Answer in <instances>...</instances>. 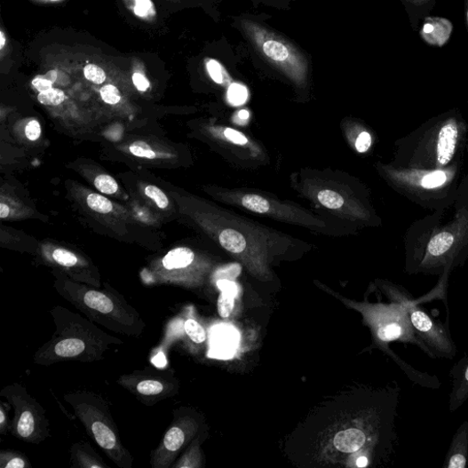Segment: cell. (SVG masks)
Segmentation results:
<instances>
[{
  "mask_svg": "<svg viewBox=\"0 0 468 468\" xmlns=\"http://www.w3.org/2000/svg\"><path fill=\"white\" fill-rule=\"evenodd\" d=\"M151 7L150 0H136L135 13L139 17H144Z\"/></svg>",
  "mask_w": 468,
  "mask_h": 468,
  "instance_id": "obj_38",
  "label": "cell"
},
{
  "mask_svg": "<svg viewBox=\"0 0 468 468\" xmlns=\"http://www.w3.org/2000/svg\"><path fill=\"white\" fill-rule=\"evenodd\" d=\"M4 466L5 468H24L27 466V464L24 459L15 456L9 459V461Z\"/></svg>",
  "mask_w": 468,
  "mask_h": 468,
  "instance_id": "obj_40",
  "label": "cell"
},
{
  "mask_svg": "<svg viewBox=\"0 0 468 468\" xmlns=\"http://www.w3.org/2000/svg\"><path fill=\"white\" fill-rule=\"evenodd\" d=\"M137 391L145 396L159 395L164 391V385L157 380H145L137 385Z\"/></svg>",
  "mask_w": 468,
  "mask_h": 468,
  "instance_id": "obj_27",
  "label": "cell"
},
{
  "mask_svg": "<svg viewBox=\"0 0 468 468\" xmlns=\"http://www.w3.org/2000/svg\"><path fill=\"white\" fill-rule=\"evenodd\" d=\"M46 2L56 3V2H60V0H46Z\"/></svg>",
  "mask_w": 468,
  "mask_h": 468,
  "instance_id": "obj_49",
  "label": "cell"
},
{
  "mask_svg": "<svg viewBox=\"0 0 468 468\" xmlns=\"http://www.w3.org/2000/svg\"><path fill=\"white\" fill-rule=\"evenodd\" d=\"M83 74L85 78L93 83L102 84L107 80L105 71L96 65L86 66L83 69Z\"/></svg>",
  "mask_w": 468,
  "mask_h": 468,
  "instance_id": "obj_30",
  "label": "cell"
},
{
  "mask_svg": "<svg viewBox=\"0 0 468 468\" xmlns=\"http://www.w3.org/2000/svg\"><path fill=\"white\" fill-rule=\"evenodd\" d=\"M468 259V172L447 206L416 222L405 235V272L441 275Z\"/></svg>",
  "mask_w": 468,
  "mask_h": 468,
  "instance_id": "obj_1",
  "label": "cell"
},
{
  "mask_svg": "<svg viewBox=\"0 0 468 468\" xmlns=\"http://www.w3.org/2000/svg\"><path fill=\"white\" fill-rule=\"evenodd\" d=\"M381 286L391 301L408 308L411 324L426 355L431 359L453 360L456 357L457 348L448 322L433 321L408 290L390 282H383Z\"/></svg>",
  "mask_w": 468,
  "mask_h": 468,
  "instance_id": "obj_4",
  "label": "cell"
},
{
  "mask_svg": "<svg viewBox=\"0 0 468 468\" xmlns=\"http://www.w3.org/2000/svg\"><path fill=\"white\" fill-rule=\"evenodd\" d=\"M225 136L228 140L232 141L236 145L243 146L248 143L246 137H244L242 133L232 129H226L225 131Z\"/></svg>",
  "mask_w": 468,
  "mask_h": 468,
  "instance_id": "obj_35",
  "label": "cell"
},
{
  "mask_svg": "<svg viewBox=\"0 0 468 468\" xmlns=\"http://www.w3.org/2000/svg\"><path fill=\"white\" fill-rule=\"evenodd\" d=\"M195 258L194 253L191 249L178 247L171 250L163 260V266L166 270H180L190 266Z\"/></svg>",
  "mask_w": 468,
  "mask_h": 468,
  "instance_id": "obj_12",
  "label": "cell"
},
{
  "mask_svg": "<svg viewBox=\"0 0 468 468\" xmlns=\"http://www.w3.org/2000/svg\"><path fill=\"white\" fill-rule=\"evenodd\" d=\"M11 212L10 207L6 205L5 203H0V218L2 219H5V218L9 217Z\"/></svg>",
  "mask_w": 468,
  "mask_h": 468,
  "instance_id": "obj_42",
  "label": "cell"
},
{
  "mask_svg": "<svg viewBox=\"0 0 468 468\" xmlns=\"http://www.w3.org/2000/svg\"><path fill=\"white\" fill-rule=\"evenodd\" d=\"M83 302L88 308L105 315L112 313L115 308L113 300L99 291L89 290L85 292Z\"/></svg>",
  "mask_w": 468,
  "mask_h": 468,
  "instance_id": "obj_14",
  "label": "cell"
},
{
  "mask_svg": "<svg viewBox=\"0 0 468 468\" xmlns=\"http://www.w3.org/2000/svg\"><path fill=\"white\" fill-rule=\"evenodd\" d=\"M0 424H2V427H4L5 425V414L4 409H2V417H0Z\"/></svg>",
  "mask_w": 468,
  "mask_h": 468,
  "instance_id": "obj_47",
  "label": "cell"
},
{
  "mask_svg": "<svg viewBox=\"0 0 468 468\" xmlns=\"http://www.w3.org/2000/svg\"><path fill=\"white\" fill-rule=\"evenodd\" d=\"M236 297L235 294L222 291L219 299H218V311L223 319H227L232 315Z\"/></svg>",
  "mask_w": 468,
  "mask_h": 468,
  "instance_id": "obj_21",
  "label": "cell"
},
{
  "mask_svg": "<svg viewBox=\"0 0 468 468\" xmlns=\"http://www.w3.org/2000/svg\"><path fill=\"white\" fill-rule=\"evenodd\" d=\"M363 312L377 343L385 352L392 341L412 345L423 350L411 324L409 310L402 304L392 301L389 305H368Z\"/></svg>",
  "mask_w": 468,
  "mask_h": 468,
  "instance_id": "obj_5",
  "label": "cell"
},
{
  "mask_svg": "<svg viewBox=\"0 0 468 468\" xmlns=\"http://www.w3.org/2000/svg\"><path fill=\"white\" fill-rule=\"evenodd\" d=\"M186 440L185 430L178 425L172 426L165 434L161 450L155 458V466H167L172 457L183 448Z\"/></svg>",
  "mask_w": 468,
  "mask_h": 468,
  "instance_id": "obj_8",
  "label": "cell"
},
{
  "mask_svg": "<svg viewBox=\"0 0 468 468\" xmlns=\"http://www.w3.org/2000/svg\"><path fill=\"white\" fill-rule=\"evenodd\" d=\"M241 273V266L239 265H232L219 272L220 279L233 280Z\"/></svg>",
  "mask_w": 468,
  "mask_h": 468,
  "instance_id": "obj_36",
  "label": "cell"
},
{
  "mask_svg": "<svg viewBox=\"0 0 468 468\" xmlns=\"http://www.w3.org/2000/svg\"><path fill=\"white\" fill-rule=\"evenodd\" d=\"M96 188L102 194L112 195L118 190V184L115 179L109 175H99L95 179Z\"/></svg>",
  "mask_w": 468,
  "mask_h": 468,
  "instance_id": "obj_25",
  "label": "cell"
},
{
  "mask_svg": "<svg viewBox=\"0 0 468 468\" xmlns=\"http://www.w3.org/2000/svg\"><path fill=\"white\" fill-rule=\"evenodd\" d=\"M153 363L155 366H157L158 368H164L167 365V359L165 355L161 353L157 356H155L153 359Z\"/></svg>",
  "mask_w": 468,
  "mask_h": 468,
  "instance_id": "obj_41",
  "label": "cell"
},
{
  "mask_svg": "<svg viewBox=\"0 0 468 468\" xmlns=\"http://www.w3.org/2000/svg\"><path fill=\"white\" fill-rule=\"evenodd\" d=\"M67 99L64 91L51 88L45 91L40 92L38 100L41 104L48 107H57Z\"/></svg>",
  "mask_w": 468,
  "mask_h": 468,
  "instance_id": "obj_19",
  "label": "cell"
},
{
  "mask_svg": "<svg viewBox=\"0 0 468 468\" xmlns=\"http://www.w3.org/2000/svg\"><path fill=\"white\" fill-rule=\"evenodd\" d=\"M371 144H372L371 135L367 131H363L357 138L356 142H355V147L358 152L365 153L370 148Z\"/></svg>",
  "mask_w": 468,
  "mask_h": 468,
  "instance_id": "obj_34",
  "label": "cell"
},
{
  "mask_svg": "<svg viewBox=\"0 0 468 468\" xmlns=\"http://www.w3.org/2000/svg\"><path fill=\"white\" fill-rule=\"evenodd\" d=\"M369 440L373 442L364 430L353 427L338 432L334 436L333 445L341 453L353 454L362 449Z\"/></svg>",
  "mask_w": 468,
  "mask_h": 468,
  "instance_id": "obj_10",
  "label": "cell"
},
{
  "mask_svg": "<svg viewBox=\"0 0 468 468\" xmlns=\"http://www.w3.org/2000/svg\"><path fill=\"white\" fill-rule=\"evenodd\" d=\"M146 195L152 199L161 209H167L170 202L166 194L158 186L149 185L145 189Z\"/></svg>",
  "mask_w": 468,
  "mask_h": 468,
  "instance_id": "obj_29",
  "label": "cell"
},
{
  "mask_svg": "<svg viewBox=\"0 0 468 468\" xmlns=\"http://www.w3.org/2000/svg\"><path fill=\"white\" fill-rule=\"evenodd\" d=\"M241 203L245 209L260 214L267 213L270 210L269 202L256 194L244 195Z\"/></svg>",
  "mask_w": 468,
  "mask_h": 468,
  "instance_id": "obj_18",
  "label": "cell"
},
{
  "mask_svg": "<svg viewBox=\"0 0 468 468\" xmlns=\"http://www.w3.org/2000/svg\"><path fill=\"white\" fill-rule=\"evenodd\" d=\"M6 44V37L4 30L0 31V49H4Z\"/></svg>",
  "mask_w": 468,
  "mask_h": 468,
  "instance_id": "obj_45",
  "label": "cell"
},
{
  "mask_svg": "<svg viewBox=\"0 0 468 468\" xmlns=\"http://www.w3.org/2000/svg\"><path fill=\"white\" fill-rule=\"evenodd\" d=\"M184 330L196 345H202L207 338L204 328L195 320L186 321Z\"/></svg>",
  "mask_w": 468,
  "mask_h": 468,
  "instance_id": "obj_20",
  "label": "cell"
},
{
  "mask_svg": "<svg viewBox=\"0 0 468 468\" xmlns=\"http://www.w3.org/2000/svg\"><path fill=\"white\" fill-rule=\"evenodd\" d=\"M219 241L222 246L233 254H241L246 248V240L239 232L225 230L220 234Z\"/></svg>",
  "mask_w": 468,
  "mask_h": 468,
  "instance_id": "obj_16",
  "label": "cell"
},
{
  "mask_svg": "<svg viewBox=\"0 0 468 468\" xmlns=\"http://www.w3.org/2000/svg\"><path fill=\"white\" fill-rule=\"evenodd\" d=\"M45 77L47 79H49L51 82L54 83L57 79V72L52 70V71H50L46 75Z\"/></svg>",
  "mask_w": 468,
  "mask_h": 468,
  "instance_id": "obj_44",
  "label": "cell"
},
{
  "mask_svg": "<svg viewBox=\"0 0 468 468\" xmlns=\"http://www.w3.org/2000/svg\"><path fill=\"white\" fill-rule=\"evenodd\" d=\"M25 135L30 141L38 140L42 135L40 123L37 120L28 122L25 129Z\"/></svg>",
  "mask_w": 468,
  "mask_h": 468,
  "instance_id": "obj_33",
  "label": "cell"
},
{
  "mask_svg": "<svg viewBox=\"0 0 468 468\" xmlns=\"http://www.w3.org/2000/svg\"><path fill=\"white\" fill-rule=\"evenodd\" d=\"M440 19L426 22L423 28L424 39L432 45L442 46L440 37L446 44L449 39L452 33V27L448 28L451 25L448 20H444L442 26L439 29Z\"/></svg>",
  "mask_w": 468,
  "mask_h": 468,
  "instance_id": "obj_13",
  "label": "cell"
},
{
  "mask_svg": "<svg viewBox=\"0 0 468 468\" xmlns=\"http://www.w3.org/2000/svg\"><path fill=\"white\" fill-rule=\"evenodd\" d=\"M248 98L246 87L240 83H233L228 90L229 102L234 106L243 105Z\"/></svg>",
  "mask_w": 468,
  "mask_h": 468,
  "instance_id": "obj_28",
  "label": "cell"
},
{
  "mask_svg": "<svg viewBox=\"0 0 468 468\" xmlns=\"http://www.w3.org/2000/svg\"><path fill=\"white\" fill-rule=\"evenodd\" d=\"M468 462V421L455 432L443 464L444 468H465Z\"/></svg>",
  "mask_w": 468,
  "mask_h": 468,
  "instance_id": "obj_7",
  "label": "cell"
},
{
  "mask_svg": "<svg viewBox=\"0 0 468 468\" xmlns=\"http://www.w3.org/2000/svg\"><path fill=\"white\" fill-rule=\"evenodd\" d=\"M86 202L88 207L93 211L107 214L113 210L112 202L108 199L99 194H90L86 199Z\"/></svg>",
  "mask_w": 468,
  "mask_h": 468,
  "instance_id": "obj_22",
  "label": "cell"
},
{
  "mask_svg": "<svg viewBox=\"0 0 468 468\" xmlns=\"http://www.w3.org/2000/svg\"><path fill=\"white\" fill-rule=\"evenodd\" d=\"M90 431L93 439L98 444L114 458L115 462H119V456L123 451L118 443V440L115 432L110 428L109 424L100 420H91L89 422Z\"/></svg>",
  "mask_w": 468,
  "mask_h": 468,
  "instance_id": "obj_9",
  "label": "cell"
},
{
  "mask_svg": "<svg viewBox=\"0 0 468 468\" xmlns=\"http://www.w3.org/2000/svg\"><path fill=\"white\" fill-rule=\"evenodd\" d=\"M100 95L103 101L108 105H117L121 101V93L113 84L105 85L100 91Z\"/></svg>",
  "mask_w": 468,
  "mask_h": 468,
  "instance_id": "obj_32",
  "label": "cell"
},
{
  "mask_svg": "<svg viewBox=\"0 0 468 468\" xmlns=\"http://www.w3.org/2000/svg\"><path fill=\"white\" fill-rule=\"evenodd\" d=\"M461 164L446 170H418L396 166H382V172L393 188L421 207L436 210L455 199Z\"/></svg>",
  "mask_w": 468,
  "mask_h": 468,
  "instance_id": "obj_3",
  "label": "cell"
},
{
  "mask_svg": "<svg viewBox=\"0 0 468 468\" xmlns=\"http://www.w3.org/2000/svg\"><path fill=\"white\" fill-rule=\"evenodd\" d=\"M238 118L242 121H247L249 118V113L246 110H241L238 113Z\"/></svg>",
  "mask_w": 468,
  "mask_h": 468,
  "instance_id": "obj_46",
  "label": "cell"
},
{
  "mask_svg": "<svg viewBox=\"0 0 468 468\" xmlns=\"http://www.w3.org/2000/svg\"><path fill=\"white\" fill-rule=\"evenodd\" d=\"M133 83L135 86L141 91H147L150 85L149 81L147 79V77L140 73L134 74Z\"/></svg>",
  "mask_w": 468,
  "mask_h": 468,
  "instance_id": "obj_39",
  "label": "cell"
},
{
  "mask_svg": "<svg viewBox=\"0 0 468 468\" xmlns=\"http://www.w3.org/2000/svg\"><path fill=\"white\" fill-rule=\"evenodd\" d=\"M131 152L138 158L153 160L155 158V153L148 144L143 141H137L130 147Z\"/></svg>",
  "mask_w": 468,
  "mask_h": 468,
  "instance_id": "obj_31",
  "label": "cell"
},
{
  "mask_svg": "<svg viewBox=\"0 0 468 468\" xmlns=\"http://www.w3.org/2000/svg\"><path fill=\"white\" fill-rule=\"evenodd\" d=\"M468 127L461 114L433 117L398 143L396 167L446 170L461 164Z\"/></svg>",
  "mask_w": 468,
  "mask_h": 468,
  "instance_id": "obj_2",
  "label": "cell"
},
{
  "mask_svg": "<svg viewBox=\"0 0 468 468\" xmlns=\"http://www.w3.org/2000/svg\"><path fill=\"white\" fill-rule=\"evenodd\" d=\"M465 6H466V20L468 25V0H465Z\"/></svg>",
  "mask_w": 468,
  "mask_h": 468,
  "instance_id": "obj_48",
  "label": "cell"
},
{
  "mask_svg": "<svg viewBox=\"0 0 468 468\" xmlns=\"http://www.w3.org/2000/svg\"><path fill=\"white\" fill-rule=\"evenodd\" d=\"M53 83L44 76H37L33 80L34 87L39 91H45L52 88Z\"/></svg>",
  "mask_w": 468,
  "mask_h": 468,
  "instance_id": "obj_37",
  "label": "cell"
},
{
  "mask_svg": "<svg viewBox=\"0 0 468 468\" xmlns=\"http://www.w3.org/2000/svg\"><path fill=\"white\" fill-rule=\"evenodd\" d=\"M261 44V49L265 55L277 62V64L289 65L290 62H295V54L291 49L282 41L274 36H267L265 39L258 41Z\"/></svg>",
  "mask_w": 468,
  "mask_h": 468,
  "instance_id": "obj_11",
  "label": "cell"
},
{
  "mask_svg": "<svg viewBox=\"0 0 468 468\" xmlns=\"http://www.w3.org/2000/svg\"><path fill=\"white\" fill-rule=\"evenodd\" d=\"M52 258L57 264L65 267H74L78 264L76 256L66 249H56Z\"/></svg>",
  "mask_w": 468,
  "mask_h": 468,
  "instance_id": "obj_26",
  "label": "cell"
},
{
  "mask_svg": "<svg viewBox=\"0 0 468 468\" xmlns=\"http://www.w3.org/2000/svg\"><path fill=\"white\" fill-rule=\"evenodd\" d=\"M369 458L365 456H360L356 461V465L358 467H366L369 465Z\"/></svg>",
  "mask_w": 468,
  "mask_h": 468,
  "instance_id": "obj_43",
  "label": "cell"
},
{
  "mask_svg": "<svg viewBox=\"0 0 468 468\" xmlns=\"http://www.w3.org/2000/svg\"><path fill=\"white\" fill-rule=\"evenodd\" d=\"M452 389L449 411L456 412L468 400V358L460 361L450 372Z\"/></svg>",
  "mask_w": 468,
  "mask_h": 468,
  "instance_id": "obj_6",
  "label": "cell"
},
{
  "mask_svg": "<svg viewBox=\"0 0 468 468\" xmlns=\"http://www.w3.org/2000/svg\"><path fill=\"white\" fill-rule=\"evenodd\" d=\"M206 67L210 76L215 83L226 84L228 82L229 76L220 62L215 59H209Z\"/></svg>",
  "mask_w": 468,
  "mask_h": 468,
  "instance_id": "obj_24",
  "label": "cell"
},
{
  "mask_svg": "<svg viewBox=\"0 0 468 468\" xmlns=\"http://www.w3.org/2000/svg\"><path fill=\"white\" fill-rule=\"evenodd\" d=\"M36 417L30 411H24L17 424V432L20 438L27 440L31 438L36 432Z\"/></svg>",
  "mask_w": 468,
  "mask_h": 468,
  "instance_id": "obj_17",
  "label": "cell"
},
{
  "mask_svg": "<svg viewBox=\"0 0 468 468\" xmlns=\"http://www.w3.org/2000/svg\"><path fill=\"white\" fill-rule=\"evenodd\" d=\"M84 351V342L75 337L62 339L54 347V353L59 358H75L81 355Z\"/></svg>",
  "mask_w": 468,
  "mask_h": 468,
  "instance_id": "obj_15",
  "label": "cell"
},
{
  "mask_svg": "<svg viewBox=\"0 0 468 468\" xmlns=\"http://www.w3.org/2000/svg\"><path fill=\"white\" fill-rule=\"evenodd\" d=\"M318 200L328 209L337 210L345 205V199L341 195L329 190L321 191L318 194Z\"/></svg>",
  "mask_w": 468,
  "mask_h": 468,
  "instance_id": "obj_23",
  "label": "cell"
}]
</instances>
